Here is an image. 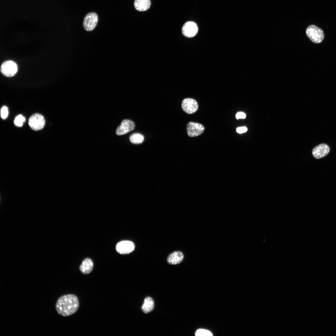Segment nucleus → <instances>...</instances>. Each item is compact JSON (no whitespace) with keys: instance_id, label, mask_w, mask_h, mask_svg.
<instances>
[{"instance_id":"f3484780","label":"nucleus","mask_w":336,"mask_h":336,"mask_svg":"<svg viewBox=\"0 0 336 336\" xmlns=\"http://www.w3.org/2000/svg\"><path fill=\"white\" fill-rule=\"evenodd\" d=\"M25 120V118L22 115L20 114L16 117L14 122L16 126L21 127L23 125Z\"/></svg>"},{"instance_id":"7ed1b4c3","label":"nucleus","mask_w":336,"mask_h":336,"mask_svg":"<svg viewBox=\"0 0 336 336\" xmlns=\"http://www.w3.org/2000/svg\"><path fill=\"white\" fill-rule=\"evenodd\" d=\"M28 124L30 128L35 131L42 129L45 124V120L43 115L38 113L32 115L29 118Z\"/></svg>"},{"instance_id":"f03ea898","label":"nucleus","mask_w":336,"mask_h":336,"mask_svg":"<svg viewBox=\"0 0 336 336\" xmlns=\"http://www.w3.org/2000/svg\"><path fill=\"white\" fill-rule=\"evenodd\" d=\"M306 33L309 38L316 44L321 42L324 39V34L322 30L315 25L309 26L306 29Z\"/></svg>"},{"instance_id":"6e6552de","label":"nucleus","mask_w":336,"mask_h":336,"mask_svg":"<svg viewBox=\"0 0 336 336\" xmlns=\"http://www.w3.org/2000/svg\"><path fill=\"white\" fill-rule=\"evenodd\" d=\"M183 110L186 113L191 114L196 112L198 109V103L195 100L190 98L184 99L181 103Z\"/></svg>"},{"instance_id":"9b49d317","label":"nucleus","mask_w":336,"mask_h":336,"mask_svg":"<svg viewBox=\"0 0 336 336\" xmlns=\"http://www.w3.org/2000/svg\"><path fill=\"white\" fill-rule=\"evenodd\" d=\"M330 150V147L327 144L322 143L317 146L313 148L312 154L315 158L319 159L327 156Z\"/></svg>"},{"instance_id":"f257e3e1","label":"nucleus","mask_w":336,"mask_h":336,"mask_svg":"<svg viewBox=\"0 0 336 336\" xmlns=\"http://www.w3.org/2000/svg\"><path fill=\"white\" fill-rule=\"evenodd\" d=\"M79 306V300L77 296L73 294H68L63 295L58 299L55 308L59 315L67 316L75 313Z\"/></svg>"},{"instance_id":"412c9836","label":"nucleus","mask_w":336,"mask_h":336,"mask_svg":"<svg viewBox=\"0 0 336 336\" xmlns=\"http://www.w3.org/2000/svg\"><path fill=\"white\" fill-rule=\"evenodd\" d=\"M236 118L237 119H245L246 117L245 114L242 112H238L236 115Z\"/></svg>"},{"instance_id":"0eeeda50","label":"nucleus","mask_w":336,"mask_h":336,"mask_svg":"<svg viewBox=\"0 0 336 336\" xmlns=\"http://www.w3.org/2000/svg\"><path fill=\"white\" fill-rule=\"evenodd\" d=\"M135 126L134 123L132 120L128 119H124L117 128L115 133L118 136L126 134L134 130Z\"/></svg>"},{"instance_id":"423d86ee","label":"nucleus","mask_w":336,"mask_h":336,"mask_svg":"<svg viewBox=\"0 0 336 336\" xmlns=\"http://www.w3.org/2000/svg\"><path fill=\"white\" fill-rule=\"evenodd\" d=\"M204 130V127L203 126L198 123L190 122L187 125V133L190 137L198 136L202 133Z\"/></svg>"},{"instance_id":"ddd939ff","label":"nucleus","mask_w":336,"mask_h":336,"mask_svg":"<svg viewBox=\"0 0 336 336\" xmlns=\"http://www.w3.org/2000/svg\"><path fill=\"white\" fill-rule=\"evenodd\" d=\"M183 258L184 255L181 252L175 251L169 255L167 258V261L169 264H176L180 263Z\"/></svg>"},{"instance_id":"aec40b11","label":"nucleus","mask_w":336,"mask_h":336,"mask_svg":"<svg viewBox=\"0 0 336 336\" xmlns=\"http://www.w3.org/2000/svg\"><path fill=\"white\" fill-rule=\"evenodd\" d=\"M247 129L245 127H238L236 129L237 132L239 133H245L247 131Z\"/></svg>"},{"instance_id":"39448f33","label":"nucleus","mask_w":336,"mask_h":336,"mask_svg":"<svg viewBox=\"0 0 336 336\" xmlns=\"http://www.w3.org/2000/svg\"><path fill=\"white\" fill-rule=\"evenodd\" d=\"M98 21L97 14L94 12L88 13L84 18L83 26L84 28L87 31L93 30L96 27Z\"/></svg>"},{"instance_id":"1a4fd4ad","label":"nucleus","mask_w":336,"mask_h":336,"mask_svg":"<svg viewBox=\"0 0 336 336\" xmlns=\"http://www.w3.org/2000/svg\"><path fill=\"white\" fill-rule=\"evenodd\" d=\"M135 249V245L132 241L124 240L119 242L116 246L117 251L121 254H128L132 252Z\"/></svg>"},{"instance_id":"20e7f679","label":"nucleus","mask_w":336,"mask_h":336,"mask_svg":"<svg viewBox=\"0 0 336 336\" xmlns=\"http://www.w3.org/2000/svg\"><path fill=\"white\" fill-rule=\"evenodd\" d=\"M17 71V66L13 61L8 60L5 61L2 64L1 71L4 75L7 77L14 76Z\"/></svg>"},{"instance_id":"2eb2a0df","label":"nucleus","mask_w":336,"mask_h":336,"mask_svg":"<svg viewBox=\"0 0 336 336\" xmlns=\"http://www.w3.org/2000/svg\"><path fill=\"white\" fill-rule=\"evenodd\" d=\"M154 307V302L152 299L150 297L146 298L141 308L143 312L145 313H149L153 310Z\"/></svg>"},{"instance_id":"9d476101","label":"nucleus","mask_w":336,"mask_h":336,"mask_svg":"<svg viewBox=\"0 0 336 336\" xmlns=\"http://www.w3.org/2000/svg\"><path fill=\"white\" fill-rule=\"evenodd\" d=\"M198 27L197 24L192 21H189L186 22L183 26L182 28L183 34L188 37H192L194 36L198 32Z\"/></svg>"},{"instance_id":"f8f14e48","label":"nucleus","mask_w":336,"mask_h":336,"mask_svg":"<svg viewBox=\"0 0 336 336\" xmlns=\"http://www.w3.org/2000/svg\"><path fill=\"white\" fill-rule=\"evenodd\" d=\"M93 268V263L92 260L90 259L86 258L82 261L79 269L83 274H86L90 273Z\"/></svg>"},{"instance_id":"a211bd4d","label":"nucleus","mask_w":336,"mask_h":336,"mask_svg":"<svg viewBox=\"0 0 336 336\" xmlns=\"http://www.w3.org/2000/svg\"><path fill=\"white\" fill-rule=\"evenodd\" d=\"M197 336H212V333L209 330L205 329H199L197 330L195 333Z\"/></svg>"},{"instance_id":"dca6fc26","label":"nucleus","mask_w":336,"mask_h":336,"mask_svg":"<svg viewBox=\"0 0 336 336\" xmlns=\"http://www.w3.org/2000/svg\"><path fill=\"white\" fill-rule=\"evenodd\" d=\"M130 142L132 143L138 144L142 143L144 140L143 136L141 134L136 133L131 135L129 138Z\"/></svg>"},{"instance_id":"6ab92c4d","label":"nucleus","mask_w":336,"mask_h":336,"mask_svg":"<svg viewBox=\"0 0 336 336\" xmlns=\"http://www.w3.org/2000/svg\"><path fill=\"white\" fill-rule=\"evenodd\" d=\"M8 111L7 108L6 106H3L1 110V116L3 119H5L7 117Z\"/></svg>"},{"instance_id":"4468645a","label":"nucleus","mask_w":336,"mask_h":336,"mask_svg":"<svg viewBox=\"0 0 336 336\" xmlns=\"http://www.w3.org/2000/svg\"><path fill=\"white\" fill-rule=\"evenodd\" d=\"M151 4L150 0H135L134 2V5L136 9L141 12L148 10Z\"/></svg>"}]
</instances>
